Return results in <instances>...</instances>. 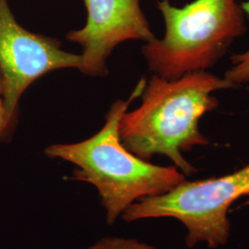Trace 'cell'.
Returning a JSON list of instances; mask_svg holds the SVG:
<instances>
[{"label": "cell", "mask_w": 249, "mask_h": 249, "mask_svg": "<svg viewBox=\"0 0 249 249\" xmlns=\"http://www.w3.org/2000/svg\"><path fill=\"white\" fill-rule=\"evenodd\" d=\"M2 93V79H1V74H0V94Z\"/></svg>", "instance_id": "30bf717a"}, {"label": "cell", "mask_w": 249, "mask_h": 249, "mask_svg": "<svg viewBox=\"0 0 249 249\" xmlns=\"http://www.w3.org/2000/svg\"><path fill=\"white\" fill-rule=\"evenodd\" d=\"M157 6L164 36L143 45L142 54L153 75L166 80L209 71L247 31L237 0H194L182 8L160 0Z\"/></svg>", "instance_id": "3957f363"}, {"label": "cell", "mask_w": 249, "mask_h": 249, "mask_svg": "<svg viewBox=\"0 0 249 249\" xmlns=\"http://www.w3.org/2000/svg\"><path fill=\"white\" fill-rule=\"evenodd\" d=\"M80 66V54L63 50L57 40L27 31L14 17L8 0H0L1 95L12 127L19 99L33 82L46 73Z\"/></svg>", "instance_id": "5b68a950"}, {"label": "cell", "mask_w": 249, "mask_h": 249, "mask_svg": "<svg viewBox=\"0 0 249 249\" xmlns=\"http://www.w3.org/2000/svg\"><path fill=\"white\" fill-rule=\"evenodd\" d=\"M145 84V80H141L129 98L113 104L106 124L97 133L80 142L52 144L45 151L50 158L76 165L73 178L97 189L110 225L136 201L165 193L186 179L176 166H160L142 160L121 142L120 120L130 103L142 94Z\"/></svg>", "instance_id": "7a4b0ae2"}, {"label": "cell", "mask_w": 249, "mask_h": 249, "mask_svg": "<svg viewBox=\"0 0 249 249\" xmlns=\"http://www.w3.org/2000/svg\"><path fill=\"white\" fill-rule=\"evenodd\" d=\"M245 196H249V164L221 177L185 179L165 193L136 201L121 217L127 223L173 218L186 227L188 248L206 244L217 249L230 237L231 204Z\"/></svg>", "instance_id": "277c9868"}, {"label": "cell", "mask_w": 249, "mask_h": 249, "mask_svg": "<svg viewBox=\"0 0 249 249\" xmlns=\"http://www.w3.org/2000/svg\"><path fill=\"white\" fill-rule=\"evenodd\" d=\"M86 24L70 32L67 39L82 48L79 71L93 77L108 73L107 62L114 48L126 41L155 38L141 8V0H84Z\"/></svg>", "instance_id": "8992f818"}, {"label": "cell", "mask_w": 249, "mask_h": 249, "mask_svg": "<svg viewBox=\"0 0 249 249\" xmlns=\"http://www.w3.org/2000/svg\"><path fill=\"white\" fill-rule=\"evenodd\" d=\"M232 88L223 77L209 71L175 80L152 75L141 94V106L125 112L120 120L121 142L142 160L166 156L186 177L191 176L196 169L184 153L210 143L200 131L199 121L219 106L214 93Z\"/></svg>", "instance_id": "6da1fadb"}, {"label": "cell", "mask_w": 249, "mask_h": 249, "mask_svg": "<svg viewBox=\"0 0 249 249\" xmlns=\"http://www.w3.org/2000/svg\"><path fill=\"white\" fill-rule=\"evenodd\" d=\"M87 249H157L148 243L124 237H105Z\"/></svg>", "instance_id": "ba28073f"}, {"label": "cell", "mask_w": 249, "mask_h": 249, "mask_svg": "<svg viewBox=\"0 0 249 249\" xmlns=\"http://www.w3.org/2000/svg\"><path fill=\"white\" fill-rule=\"evenodd\" d=\"M12 125L9 123L4 107L2 95L0 94V142H2L11 131Z\"/></svg>", "instance_id": "9c48e42d"}, {"label": "cell", "mask_w": 249, "mask_h": 249, "mask_svg": "<svg viewBox=\"0 0 249 249\" xmlns=\"http://www.w3.org/2000/svg\"><path fill=\"white\" fill-rule=\"evenodd\" d=\"M246 16L249 18V0L241 4ZM231 67L225 71L223 78L235 88L238 85L249 83V49L232 55Z\"/></svg>", "instance_id": "52a82bcc"}]
</instances>
